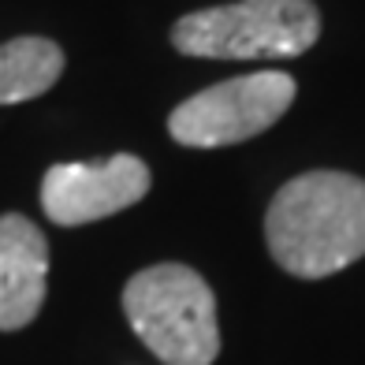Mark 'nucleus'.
Returning <instances> with one entry per match:
<instances>
[{
    "instance_id": "39448f33",
    "label": "nucleus",
    "mask_w": 365,
    "mask_h": 365,
    "mask_svg": "<svg viewBox=\"0 0 365 365\" xmlns=\"http://www.w3.org/2000/svg\"><path fill=\"white\" fill-rule=\"evenodd\" d=\"M149 194V168L135 153L53 164L41 179V209L60 227H82L123 212Z\"/></svg>"
},
{
    "instance_id": "20e7f679",
    "label": "nucleus",
    "mask_w": 365,
    "mask_h": 365,
    "mask_svg": "<svg viewBox=\"0 0 365 365\" xmlns=\"http://www.w3.org/2000/svg\"><path fill=\"white\" fill-rule=\"evenodd\" d=\"M294 101V78L284 71H254L217 82L168 115V135L179 145L217 149L269 130Z\"/></svg>"
},
{
    "instance_id": "0eeeda50",
    "label": "nucleus",
    "mask_w": 365,
    "mask_h": 365,
    "mask_svg": "<svg viewBox=\"0 0 365 365\" xmlns=\"http://www.w3.org/2000/svg\"><path fill=\"white\" fill-rule=\"evenodd\" d=\"M63 75V48L48 38H11L0 45V105L34 101Z\"/></svg>"
},
{
    "instance_id": "7ed1b4c3",
    "label": "nucleus",
    "mask_w": 365,
    "mask_h": 365,
    "mask_svg": "<svg viewBox=\"0 0 365 365\" xmlns=\"http://www.w3.org/2000/svg\"><path fill=\"white\" fill-rule=\"evenodd\" d=\"M321 38L313 0H239L190 11L172 26V45L205 60H291Z\"/></svg>"
},
{
    "instance_id": "423d86ee",
    "label": "nucleus",
    "mask_w": 365,
    "mask_h": 365,
    "mask_svg": "<svg viewBox=\"0 0 365 365\" xmlns=\"http://www.w3.org/2000/svg\"><path fill=\"white\" fill-rule=\"evenodd\" d=\"M48 242L23 212L0 217V331H19L45 306Z\"/></svg>"
},
{
    "instance_id": "f257e3e1",
    "label": "nucleus",
    "mask_w": 365,
    "mask_h": 365,
    "mask_svg": "<svg viewBox=\"0 0 365 365\" xmlns=\"http://www.w3.org/2000/svg\"><path fill=\"white\" fill-rule=\"evenodd\" d=\"M264 239L276 264L302 279H324L365 257V179L306 172L276 190Z\"/></svg>"
},
{
    "instance_id": "f03ea898",
    "label": "nucleus",
    "mask_w": 365,
    "mask_h": 365,
    "mask_svg": "<svg viewBox=\"0 0 365 365\" xmlns=\"http://www.w3.org/2000/svg\"><path fill=\"white\" fill-rule=\"evenodd\" d=\"M135 336L164 365H212L220 354L217 298L190 264H149L123 287Z\"/></svg>"
}]
</instances>
